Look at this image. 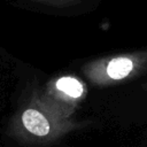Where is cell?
I'll use <instances>...</instances> for the list:
<instances>
[{"label":"cell","mask_w":147,"mask_h":147,"mask_svg":"<svg viewBox=\"0 0 147 147\" xmlns=\"http://www.w3.org/2000/svg\"><path fill=\"white\" fill-rule=\"evenodd\" d=\"M20 123L25 133L39 140L51 139L61 129V124L55 117L51 116L46 109H41V106L34 105L21 111Z\"/></svg>","instance_id":"obj_1"},{"label":"cell","mask_w":147,"mask_h":147,"mask_svg":"<svg viewBox=\"0 0 147 147\" xmlns=\"http://www.w3.org/2000/svg\"><path fill=\"white\" fill-rule=\"evenodd\" d=\"M140 60L133 56H117L110 59L102 67V76L109 80H121L129 77L139 65Z\"/></svg>","instance_id":"obj_2"},{"label":"cell","mask_w":147,"mask_h":147,"mask_svg":"<svg viewBox=\"0 0 147 147\" xmlns=\"http://www.w3.org/2000/svg\"><path fill=\"white\" fill-rule=\"evenodd\" d=\"M45 1H57V0H45Z\"/></svg>","instance_id":"obj_4"},{"label":"cell","mask_w":147,"mask_h":147,"mask_svg":"<svg viewBox=\"0 0 147 147\" xmlns=\"http://www.w3.org/2000/svg\"><path fill=\"white\" fill-rule=\"evenodd\" d=\"M55 91L63 94L64 98L77 100L84 93L83 84L74 77H61L55 82Z\"/></svg>","instance_id":"obj_3"}]
</instances>
